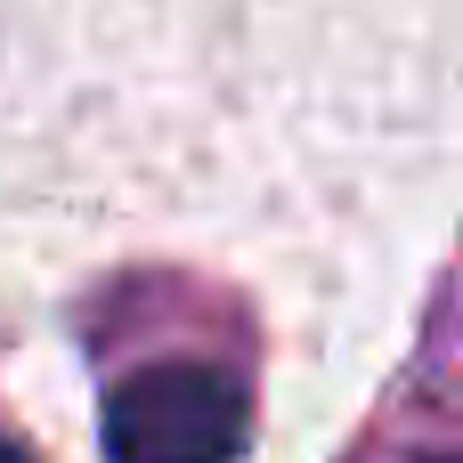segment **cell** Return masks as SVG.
Wrapping results in <instances>:
<instances>
[{
    "instance_id": "6da1fadb",
    "label": "cell",
    "mask_w": 463,
    "mask_h": 463,
    "mask_svg": "<svg viewBox=\"0 0 463 463\" xmlns=\"http://www.w3.org/2000/svg\"><path fill=\"white\" fill-rule=\"evenodd\" d=\"M244 399L212 366H138L106 399V463H236Z\"/></svg>"
},
{
    "instance_id": "7a4b0ae2",
    "label": "cell",
    "mask_w": 463,
    "mask_h": 463,
    "mask_svg": "<svg viewBox=\"0 0 463 463\" xmlns=\"http://www.w3.org/2000/svg\"><path fill=\"white\" fill-rule=\"evenodd\" d=\"M0 463H24V448H8V439H0Z\"/></svg>"
}]
</instances>
